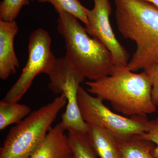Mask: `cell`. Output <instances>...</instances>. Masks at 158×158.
Returning <instances> with one entry per match:
<instances>
[{"label": "cell", "instance_id": "cell-9", "mask_svg": "<svg viewBox=\"0 0 158 158\" xmlns=\"http://www.w3.org/2000/svg\"><path fill=\"white\" fill-rule=\"evenodd\" d=\"M19 30L15 21L0 20V78L4 81L16 73L19 67L14 48L15 37Z\"/></svg>", "mask_w": 158, "mask_h": 158}, {"label": "cell", "instance_id": "cell-14", "mask_svg": "<svg viewBox=\"0 0 158 158\" xmlns=\"http://www.w3.org/2000/svg\"><path fill=\"white\" fill-rule=\"evenodd\" d=\"M71 158H97L87 133L68 132Z\"/></svg>", "mask_w": 158, "mask_h": 158}, {"label": "cell", "instance_id": "cell-4", "mask_svg": "<svg viewBox=\"0 0 158 158\" xmlns=\"http://www.w3.org/2000/svg\"><path fill=\"white\" fill-rule=\"evenodd\" d=\"M67 103L65 96L60 94L49 103L31 112L11 128L0 149V158H31Z\"/></svg>", "mask_w": 158, "mask_h": 158}, {"label": "cell", "instance_id": "cell-13", "mask_svg": "<svg viewBox=\"0 0 158 158\" xmlns=\"http://www.w3.org/2000/svg\"><path fill=\"white\" fill-rule=\"evenodd\" d=\"M31 112L28 106L19 102H0V130L10 125L17 124Z\"/></svg>", "mask_w": 158, "mask_h": 158}, {"label": "cell", "instance_id": "cell-19", "mask_svg": "<svg viewBox=\"0 0 158 158\" xmlns=\"http://www.w3.org/2000/svg\"><path fill=\"white\" fill-rule=\"evenodd\" d=\"M144 1H147V2H149L152 3L155 6L158 7V0H144Z\"/></svg>", "mask_w": 158, "mask_h": 158}, {"label": "cell", "instance_id": "cell-2", "mask_svg": "<svg viewBox=\"0 0 158 158\" xmlns=\"http://www.w3.org/2000/svg\"><path fill=\"white\" fill-rule=\"evenodd\" d=\"M85 84L89 93L108 101L114 110L126 116L147 117L156 111L151 81L144 71L136 73L127 67L115 66L109 75Z\"/></svg>", "mask_w": 158, "mask_h": 158}, {"label": "cell", "instance_id": "cell-18", "mask_svg": "<svg viewBox=\"0 0 158 158\" xmlns=\"http://www.w3.org/2000/svg\"><path fill=\"white\" fill-rule=\"evenodd\" d=\"M149 77L152 85V95L154 103L158 105V64L144 70Z\"/></svg>", "mask_w": 158, "mask_h": 158}, {"label": "cell", "instance_id": "cell-16", "mask_svg": "<svg viewBox=\"0 0 158 158\" xmlns=\"http://www.w3.org/2000/svg\"><path fill=\"white\" fill-rule=\"evenodd\" d=\"M29 4V0H3L0 3V20L15 21L23 6Z\"/></svg>", "mask_w": 158, "mask_h": 158}, {"label": "cell", "instance_id": "cell-12", "mask_svg": "<svg viewBox=\"0 0 158 158\" xmlns=\"http://www.w3.org/2000/svg\"><path fill=\"white\" fill-rule=\"evenodd\" d=\"M118 142L122 158H155L153 155L155 144L138 135Z\"/></svg>", "mask_w": 158, "mask_h": 158}, {"label": "cell", "instance_id": "cell-6", "mask_svg": "<svg viewBox=\"0 0 158 158\" xmlns=\"http://www.w3.org/2000/svg\"><path fill=\"white\" fill-rule=\"evenodd\" d=\"M48 75V88L56 94H62L67 99L61 123L68 132L87 133L88 124L82 118L78 103L80 85L85 77L66 57L56 59Z\"/></svg>", "mask_w": 158, "mask_h": 158}, {"label": "cell", "instance_id": "cell-1", "mask_svg": "<svg viewBox=\"0 0 158 158\" xmlns=\"http://www.w3.org/2000/svg\"><path fill=\"white\" fill-rule=\"evenodd\" d=\"M114 1L117 28L136 46L128 69L144 71L158 64V7L144 0Z\"/></svg>", "mask_w": 158, "mask_h": 158}, {"label": "cell", "instance_id": "cell-8", "mask_svg": "<svg viewBox=\"0 0 158 158\" xmlns=\"http://www.w3.org/2000/svg\"><path fill=\"white\" fill-rule=\"evenodd\" d=\"M94 8L88 9V24L85 29L91 37L98 40L110 51L116 67H125L129 55L116 39L110 21L112 11L109 0H93Z\"/></svg>", "mask_w": 158, "mask_h": 158}, {"label": "cell", "instance_id": "cell-3", "mask_svg": "<svg viewBox=\"0 0 158 158\" xmlns=\"http://www.w3.org/2000/svg\"><path fill=\"white\" fill-rule=\"evenodd\" d=\"M57 13V29L65 41V56L90 81L109 75L115 67L110 51L88 34L77 18L64 11Z\"/></svg>", "mask_w": 158, "mask_h": 158}, {"label": "cell", "instance_id": "cell-11", "mask_svg": "<svg viewBox=\"0 0 158 158\" xmlns=\"http://www.w3.org/2000/svg\"><path fill=\"white\" fill-rule=\"evenodd\" d=\"M87 124V134L97 155L100 158H122L118 141L114 136L94 125Z\"/></svg>", "mask_w": 158, "mask_h": 158}, {"label": "cell", "instance_id": "cell-17", "mask_svg": "<svg viewBox=\"0 0 158 158\" xmlns=\"http://www.w3.org/2000/svg\"><path fill=\"white\" fill-rule=\"evenodd\" d=\"M139 138L154 143L156 147L153 151V155L155 158H158V118L148 120L147 131L141 135Z\"/></svg>", "mask_w": 158, "mask_h": 158}, {"label": "cell", "instance_id": "cell-15", "mask_svg": "<svg viewBox=\"0 0 158 158\" xmlns=\"http://www.w3.org/2000/svg\"><path fill=\"white\" fill-rule=\"evenodd\" d=\"M40 3H51L57 12L59 11L67 12L85 23L88 24L87 11L88 9L85 8L78 0H38Z\"/></svg>", "mask_w": 158, "mask_h": 158}, {"label": "cell", "instance_id": "cell-10", "mask_svg": "<svg viewBox=\"0 0 158 158\" xmlns=\"http://www.w3.org/2000/svg\"><path fill=\"white\" fill-rule=\"evenodd\" d=\"M65 131L61 123L52 127L30 158H71V150Z\"/></svg>", "mask_w": 158, "mask_h": 158}, {"label": "cell", "instance_id": "cell-5", "mask_svg": "<svg viewBox=\"0 0 158 158\" xmlns=\"http://www.w3.org/2000/svg\"><path fill=\"white\" fill-rule=\"evenodd\" d=\"M77 100L84 121L104 130L118 141L127 140L147 131V117H127L116 114L106 106L101 99L92 96L81 86L78 91Z\"/></svg>", "mask_w": 158, "mask_h": 158}, {"label": "cell", "instance_id": "cell-7", "mask_svg": "<svg viewBox=\"0 0 158 158\" xmlns=\"http://www.w3.org/2000/svg\"><path fill=\"white\" fill-rule=\"evenodd\" d=\"M52 39L42 28L33 31L29 38L28 58L22 72L2 100L18 102L40 73L48 74L56 61L51 50Z\"/></svg>", "mask_w": 158, "mask_h": 158}]
</instances>
